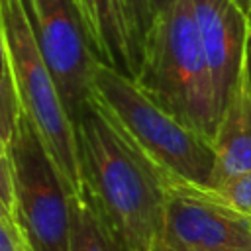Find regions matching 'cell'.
I'll list each match as a JSON object with an SVG mask.
<instances>
[{
	"instance_id": "14",
	"label": "cell",
	"mask_w": 251,
	"mask_h": 251,
	"mask_svg": "<svg viewBox=\"0 0 251 251\" xmlns=\"http://www.w3.org/2000/svg\"><path fill=\"white\" fill-rule=\"evenodd\" d=\"M20 112L22 110H20L16 86L0 78V137L4 139L6 145L14 133Z\"/></svg>"
},
{
	"instance_id": "13",
	"label": "cell",
	"mask_w": 251,
	"mask_h": 251,
	"mask_svg": "<svg viewBox=\"0 0 251 251\" xmlns=\"http://www.w3.org/2000/svg\"><path fill=\"white\" fill-rule=\"evenodd\" d=\"M210 190L218 194L222 200H226L227 204L251 214V173H243L233 178H227L226 182Z\"/></svg>"
},
{
	"instance_id": "9",
	"label": "cell",
	"mask_w": 251,
	"mask_h": 251,
	"mask_svg": "<svg viewBox=\"0 0 251 251\" xmlns=\"http://www.w3.org/2000/svg\"><path fill=\"white\" fill-rule=\"evenodd\" d=\"M212 143L216 163L208 188H216L237 175L251 173V86L245 67L220 118Z\"/></svg>"
},
{
	"instance_id": "17",
	"label": "cell",
	"mask_w": 251,
	"mask_h": 251,
	"mask_svg": "<svg viewBox=\"0 0 251 251\" xmlns=\"http://www.w3.org/2000/svg\"><path fill=\"white\" fill-rule=\"evenodd\" d=\"M0 78L14 84L12 78V65H10V51H8V41H6V31L0 22Z\"/></svg>"
},
{
	"instance_id": "10",
	"label": "cell",
	"mask_w": 251,
	"mask_h": 251,
	"mask_svg": "<svg viewBox=\"0 0 251 251\" xmlns=\"http://www.w3.org/2000/svg\"><path fill=\"white\" fill-rule=\"evenodd\" d=\"M86 24L96 59L131 76V59L120 0H75Z\"/></svg>"
},
{
	"instance_id": "15",
	"label": "cell",
	"mask_w": 251,
	"mask_h": 251,
	"mask_svg": "<svg viewBox=\"0 0 251 251\" xmlns=\"http://www.w3.org/2000/svg\"><path fill=\"white\" fill-rule=\"evenodd\" d=\"M0 251H31L10 218H0Z\"/></svg>"
},
{
	"instance_id": "6",
	"label": "cell",
	"mask_w": 251,
	"mask_h": 251,
	"mask_svg": "<svg viewBox=\"0 0 251 251\" xmlns=\"http://www.w3.org/2000/svg\"><path fill=\"white\" fill-rule=\"evenodd\" d=\"M37 47L57 82L75 124L92 98L96 59L86 24L75 0H22Z\"/></svg>"
},
{
	"instance_id": "3",
	"label": "cell",
	"mask_w": 251,
	"mask_h": 251,
	"mask_svg": "<svg viewBox=\"0 0 251 251\" xmlns=\"http://www.w3.org/2000/svg\"><path fill=\"white\" fill-rule=\"evenodd\" d=\"M133 80L159 106L214 141L220 114L192 0H175L157 16Z\"/></svg>"
},
{
	"instance_id": "22",
	"label": "cell",
	"mask_w": 251,
	"mask_h": 251,
	"mask_svg": "<svg viewBox=\"0 0 251 251\" xmlns=\"http://www.w3.org/2000/svg\"><path fill=\"white\" fill-rule=\"evenodd\" d=\"M151 251H169V249H167V247H163V245H159V243H157V245H155V247H153V249H151Z\"/></svg>"
},
{
	"instance_id": "8",
	"label": "cell",
	"mask_w": 251,
	"mask_h": 251,
	"mask_svg": "<svg viewBox=\"0 0 251 251\" xmlns=\"http://www.w3.org/2000/svg\"><path fill=\"white\" fill-rule=\"evenodd\" d=\"M192 10L222 118L245 67L251 18L235 0H192Z\"/></svg>"
},
{
	"instance_id": "20",
	"label": "cell",
	"mask_w": 251,
	"mask_h": 251,
	"mask_svg": "<svg viewBox=\"0 0 251 251\" xmlns=\"http://www.w3.org/2000/svg\"><path fill=\"white\" fill-rule=\"evenodd\" d=\"M0 218H10V220H12V214H10V210L6 208V204L2 202V198H0Z\"/></svg>"
},
{
	"instance_id": "19",
	"label": "cell",
	"mask_w": 251,
	"mask_h": 251,
	"mask_svg": "<svg viewBox=\"0 0 251 251\" xmlns=\"http://www.w3.org/2000/svg\"><path fill=\"white\" fill-rule=\"evenodd\" d=\"M245 71H247V78H249V86H251V35H249V43H247V57H245Z\"/></svg>"
},
{
	"instance_id": "16",
	"label": "cell",
	"mask_w": 251,
	"mask_h": 251,
	"mask_svg": "<svg viewBox=\"0 0 251 251\" xmlns=\"http://www.w3.org/2000/svg\"><path fill=\"white\" fill-rule=\"evenodd\" d=\"M0 198L12 214V180H10V157L8 145L0 137Z\"/></svg>"
},
{
	"instance_id": "21",
	"label": "cell",
	"mask_w": 251,
	"mask_h": 251,
	"mask_svg": "<svg viewBox=\"0 0 251 251\" xmlns=\"http://www.w3.org/2000/svg\"><path fill=\"white\" fill-rule=\"evenodd\" d=\"M235 2H237V4L249 14V18H251V0H235Z\"/></svg>"
},
{
	"instance_id": "5",
	"label": "cell",
	"mask_w": 251,
	"mask_h": 251,
	"mask_svg": "<svg viewBox=\"0 0 251 251\" xmlns=\"http://www.w3.org/2000/svg\"><path fill=\"white\" fill-rule=\"evenodd\" d=\"M0 22L6 31L20 110L37 127L67 184L75 192L82 180L76 129L37 47L22 0H0Z\"/></svg>"
},
{
	"instance_id": "12",
	"label": "cell",
	"mask_w": 251,
	"mask_h": 251,
	"mask_svg": "<svg viewBox=\"0 0 251 251\" xmlns=\"http://www.w3.org/2000/svg\"><path fill=\"white\" fill-rule=\"evenodd\" d=\"M120 8H122L126 33H127L131 76L135 78L141 67V61H143L147 39L155 25V10H153L151 0H120Z\"/></svg>"
},
{
	"instance_id": "2",
	"label": "cell",
	"mask_w": 251,
	"mask_h": 251,
	"mask_svg": "<svg viewBox=\"0 0 251 251\" xmlns=\"http://www.w3.org/2000/svg\"><path fill=\"white\" fill-rule=\"evenodd\" d=\"M92 96L118 131L173 184L208 188L216 163L208 137L159 106L133 78L104 63L94 69Z\"/></svg>"
},
{
	"instance_id": "18",
	"label": "cell",
	"mask_w": 251,
	"mask_h": 251,
	"mask_svg": "<svg viewBox=\"0 0 251 251\" xmlns=\"http://www.w3.org/2000/svg\"><path fill=\"white\" fill-rule=\"evenodd\" d=\"M173 2H175V0H151L153 10H155V20H157V16H159V14H163V12H165Z\"/></svg>"
},
{
	"instance_id": "11",
	"label": "cell",
	"mask_w": 251,
	"mask_h": 251,
	"mask_svg": "<svg viewBox=\"0 0 251 251\" xmlns=\"http://www.w3.org/2000/svg\"><path fill=\"white\" fill-rule=\"evenodd\" d=\"M69 251H129L82 180L69 202Z\"/></svg>"
},
{
	"instance_id": "1",
	"label": "cell",
	"mask_w": 251,
	"mask_h": 251,
	"mask_svg": "<svg viewBox=\"0 0 251 251\" xmlns=\"http://www.w3.org/2000/svg\"><path fill=\"white\" fill-rule=\"evenodd\" d=\"M80 176L129 251H151L173 182L112 124L94 96L75 120Z\"/></svg>"
},
{
	"instance_id": "7",
	"label": "cell",
	"mask_w": 251,
	"mask_h": 251,
	"mask_svg": "<svg viewBox=\"0 0 251 251\" xmlns=\"http://www.w3.org/2000/svg\"><path fill=\"white\" fill-rule=\"evenodd\" d=\"M159 245L169 251H251V214L210 188L173 184Z\"/></svg>"
},
{
	"instance_id": "4",
	"label": "cell",
	"mask_w": 251,
	"mask_h": 251,
	"mask_svg": "<svg viewBox=\"0 0 251 251\" xmlns=\"http://www.w3.org/2000/svg\"><path fill=\"white\" fill-rule=\"evenodd\" d=\"M12 220L31 251H69L71 186L31 120L20 112L8 141Z\"/></svg>"
}]
</instances>
